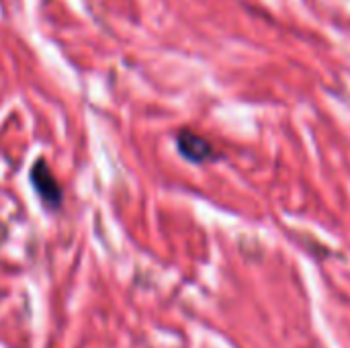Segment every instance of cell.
I'll return each mask as SVG.
<instances>
[{"mask_svg": "<svg viewBox=\"0 0 350 348\" xmlns=\"http://www.w3.org/2000/svg\"><path fill=\"white\" fill-rule=\"evenodd\" d=\"M176 146H178V152L189 162H195V164H205L215 158L213 146L205 137H201L193 131H180L176 137Z\"/></svg>", "mask_w": 350, "mask_h": 348, "instance_id": "1", "label": "cell"}, {"mask_svg": "<svg viewBox=\"0 0 350 348\" xmlns=\"http://www.w3.org/2000/svg\"><path fill=\"white\" fill-rule=\"evenodd\" d=\"M31 180L35 191L39 193V197L49 203V205H59L62 201V189L55 180V176L51 174V170L45 166V162H37V166L31 172Z\"/></svg>", "mask_w": 350, "mask_h": 348, "instance_id": "2", "label": "cell"}]
</instances>
